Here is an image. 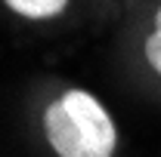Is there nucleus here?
Returning a JSON list of instances; mask_svg holds the SVG:
<instances>
[{
	"mask_svg": "<svg viewBox=\"0 0 161 157\" xmlns=\"http://www.w3.org/2000/svg\"><path fill=\"white\" fill-rule=\"evenodd\" d=\"M146 62L152 65V71L161 77V6H158V13H155L152 31L146 37Z\"/></svg>",
	"mask_w": 161,
	"mask_h": 157,
	"instance_id": "7ed1b4c3",
	"label": "nucleus"
},
{
	"mask_svg": "<svg viewBox=\"0 0 161 157\" xmlns=\"http://www.w3.org/2000/svg\"><path fill=\"white\" fill-rule=\"evenodd\" d=\"M13 13H19L25 19H53L68 6V0H3Z\"/></svg>",
	"mask_w": 161,
	"mask_h": 157,
	"instance_id": "f03ea898",
	"label": "nucleus"
},
{
	"mask_svg": "<svg viewBox=\"0 0 161 157\" xmlns=\"http://www.w3.org/2000/svg\"><path fill=\"white\" fill-rule=\"evenodd\" d=\"M43 133L56 157H112L118 142L108 111L84 89H68L47 105Z\"/></svg>",
	"mask_w": 161,
	"mask_h": 157,
	"instance_id": "f257e3e1",
	"label": "nucleus"
}]
</instances>
